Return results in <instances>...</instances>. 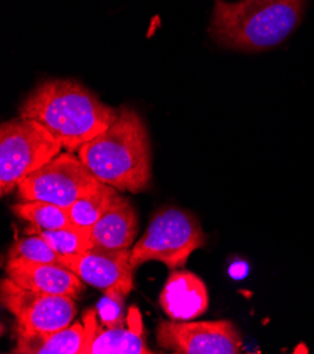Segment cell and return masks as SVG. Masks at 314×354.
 Wrapping results in <instances>:
<instances>
[{"label":"cell","instance_id":"7a4b0ae2","mask_svg":"<svg viewBox=\"0 0 314 354\" xmlns=\"http://www.w3.org/2000/svg\"><path fill=\"white\" fill-rule=\"evenodd\" d=\"M115 122L78 150V157L101 183L120 192L139 194L153 178L147 127L130 106L117 109Z\"/></svg>","mask_w":314,"mask_h":354},{"label":"cell","instance_id":"7c38bea8","mask_svg":"<svg viewBox=\"0 0 314 354\" xmlns=\"http://www.w3.org/2000/svg\"><path fill=\"white\" fill-rule=\"evenodd\" d=\"M159 305L170 321H192L207 310L208 292L196 274L173 271L159 294Z\"/></svg>","mask_w":314,"mask_h":354},{"label":"cell","instance_id":"9a60e30c","mask_svg":"<svg viewBox=\"0 0 314 354\" xmlns=\"http://www.w3.org/2000/svg\"><path fill=\"white\" fill-rule=\"evenodd\" d=\"M119 195L120 194L113 187L100 184L68 207L69 218L75 226L90 230Z\"/></svg>","mask_w":314,"mask_h":354},{"label":"cell","instance_id":"d6986e66","mask_svg":"<svg viewBox=\"0 0 314 354\" xmlns=\"http://www.w3.org/2000/svg\"><path fill=\"white\" fill-rule=\"evenodd\" d=\"M123 295H104L97 304V315L100 317V326L117 328L127 324V316L124 313Z\"/></svg>","mask_w":314,"mask_h":354},{"label":"cell","instance_id":"ba28073f","mask_svg":"<svg viewBox=\"0 0 314 354\" xmlns=\"http://www.w3.org/2000/svg\"><path fill=\"white\" fill-rule=\"evenodd\" d=\"M161 348L177 354H238L242 336L231 321H161L157 328Z\"/></svg>","mask_w":314,"mask_h":354},{"label":"cell","instance_id":"2e32d148","mask_svg":"<svg viewBox=\"0 0 314 354\" xmlns=\"http://www.w3.org/2000/svg\"><path fill=\"white\" fill-rule=\"evenodd\" d=\"M12 210L17 218L27 221L32 227L40 230H57L75 226L69 218L66 207L50 202L28 201L14 205Z\"/></svg>","mask_w":314,"mask_h":354},{"label":"cell","instance_id":"52a82bcc","mask_svg":"<svg viewBox=\"0 0 314 354\" xmlns=\"http://www.w3.org/2000/svg\"><path fill=\"white\" fill-rule=\"evenodd\" d=\"M2 305L16 317V335H39L68 328L75 319L74 298L23 288L10 278L2 281Z\"/></svg>","mask_w":314,"mask_h":354},{"label":"cell","instance_id":"8fae6325","mask_svg":"<svg viewBox=\"0 0 314 354\" xmlns=\"http://www.w3.org/2000/svg\"><path fill=\"white\" fill-rule=\"evenodd\" d=\"M6 275L23 288L51 295H65L74 299L85 288L84 281L61 264L8 260Z\"/></svg>","mask_w":314,"mask_h":354},{"label":"cell","instance_id":"9c48e42d","mask_svg":"<svg viewBox=\"0 0 314 354\" xmlns=\"http://www.w3.org/2000/svg\"><path fill=\"white\" fill-rule=\"evenodd\" d=\"M131 250H112L93 245L77 256H61V266L71 270L85 284L103 295H127L134 288Z\"/></svg>","mask_w":314,"mask_h":354},{"label":"cell","instance_id":"3957f363","mask_svg":"<svg viewBox=\"0 0 314 354\" xmlns=\"http://www.w3.org/2000/svg\"><path fill=\"white\" fill-rule=\"evenodd\" d=\"M307 0H216L207 31L220 47L261 53L281 46L300 26Z\"/></svg>","mask_w":314,"mask_h":354},{"label":"cell","instance_id":"4fadbf2b","mask_svg":"<svg viewBox=\"0 0 314 354\" xmlns=\"http://www.w3.org/2000/svg\"><path fill=\"white\" fill-rule=\"evenodd\" d=\"M137 232V212L128 199L119 195L113 205L90 229V239L96 247L124 250L133 245Z\"/></svg>","mask_w":314,"mask_h":354},{"label":"cell","instance_id":"30bf717a","mask_svg":"<svg viewBox=\"0 0 314 354\" xmlns=\"http://www.w3.org/2000/svg\"><path fill=\"white\" fill-rule=\"evenodd\" d=\"M84 322L88 328V342L84 354H151L144 335L141 313L133 306L127 324L117 328H103L97 324V310L85 312Z\"/></svg>","mask_w":314,"mask_h":354},{"label":"cell","instance_id":"5bb4252c","mask_svg":"<svg viewBox=\"0 0 314 354\" xmlns=\"http://www.w3.org/2000/svg\"><path fill=\"white\" fill-rule=\"evenodd\" d=\"M88 342L85 322H77L57 332L16 335L14 354H84Z\"/></svg>","mask_w":314,"mask_h":354},{"label":"cell","instance_id":"ac0fdd59","mask_svg":"<svg viewBox=\"0 0 314 354\" xmlns=\"http://www.w3.org/2000/svg\"><path fill=\"white\" fill-rule=\"evenodd\" d=\"M8 260L59 264L61 254L52 249L46 239L39 234H31L27 237H20L12 244L8 253Z\"/></svg>","mask_w":314,"mask_h":354},{"label":"cell","instance_id":"5b68a950","mask_svg":"<svg viewBox=\"0 0 314 354\" xmlns=\"http://www.w3.org/2000/svg\"><path fill=\"white\" fill-rule=\"evenodd\" d=\"M62 145L46 127L17 118L0 126V194L6 196L30 174L61 153Z\"/></svg>","mask_w":314,"mask_h":354},{"label":"cell","instance_id":"6da1fadb","mask_svg":"<svg viewBox=\"0 0 314 354\" xmlns=\"http://www.w3.org/2000/svg\"><path fill=\"white\" fill-rule=\"evenodd\" d=\"M117 112L81 82L54 78L40 82L26 96L19 116L37 122L74 153L106 130Z\"/></svg>","mask_w":314,"mask_h":354},{"label":"cell","instance_id":"277c9868","mask_svg":"<svg viewBox=\"0 0 314 354\" xmlns=\"http://www.w3.org/2000/svg\"><path fill=\"white\" fill-rule=\"evenodd\" d=\"M204 243L206 234L193 214L179 207H164L154 214L143 237L133 245L130 261L134 270L148 261L177 270Z\"/></svg>","mask_w":314,"mask_h":354},{"label":"cell","instance_id":"8992f818","mask_svg":"<svg viewBox=\"0 0 314 354\" xmlns=\"http://www.w3.org/2000/svg\"><path fill=\"white\" fill-rule=\"evenodd\" d=\"M100 184L81 158L68 151L30 174L17 189L23 202L43 201L68 209Z\"/></svg>","mask_w":314,"mask_h":354},{"label":"cell","instance_id":"e0dca14e","mask_svg":"<svg viewBox=\"0 0 314 354\" xmlns=\"http://www.w3.org/2000/svg\"><path fill=\"white\" fill-rule=\"evenodd\" d=\"M30 232L46 239L47 243L61 256L82 254L93 247L90 230L78 226L63 227L57 230H40L36 227H31Z\"/></svg>","mask_w":314,"mask_h":354}]
</instances>
